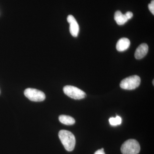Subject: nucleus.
Returning <instances> with one entry per match:
<instances>
[{
    "mask_svg": "<svg viewBox=\"0 0 154 154\" xmlns=\"http://www.w3.org/2000/svg\"><path fill=\"white\" fill-rule=\"evenodd\" d=\"M58 135L65 149L69 152L73 150L76 143L74 134L68 131L62 130L59 132Z\"/></svg>",
    "mask_w": 154,
    "mask_h": 154,
    "instance_id": "1",
    "label": "nucleus"
},
{
    "mask_svg": "<svg viewBox=\"0 0 154 154\" xmlns=\"http://www.w3.org/2000/svg\"><path fill=\"white\" fill-rule=\"evenodd\" d=\"M140 150L139 143L134 139L126 140L122 144L121 147V152L123 154H137Z\"/></svg>",
    "mask_w": 154,
    "mask_h": 154,
    "instance_id": "2",
    "label": "nucleus"
},
{
    "mask_svg": "<svg viewBox=\"0 0 154 154\" xmlns=\"http://www.w3.org/2000/svg\"><path fill=\"white\" fill-rule=\"evenodd\" d=\"M140 82V77L134 75L122 80L120 83V86L121 88L125 90H134L139 86Z\"/></svg>",
    "mask_w": 154,
    "mask_h": 154,
    "instance_id": "3",
    "label": "nucleus"
},
{
    "mask_svg": "<svg viewBox=\"0 0 154 154\" xmlns=\"http://www.w3.org/2000/svg\"><path fill=\"white\" fill-rule=\"evenodd\" d=\"M63 91L66 95L73 99H82L85 98L86 96L85 92L74 86H65L63 88Z\"/></svg>",
    "mask_w": 154,
    "mask_h": 154,
    "instance_id": "4",
    "label": "nucleus"
},
{
    "mask_svg": "<svg viewBox=\"0 0 154 154\" xmlns=\"http://www.w3.org/2000/svg\"><path fill=\"white\" fill-rule=\"evenodd\" d=\"M24 94L29 100L33 102H42L45 99V95L43 92L33 88H27Z\"/></svg>",
    "mask_w": 154,
    "mask_h": 154,
    "instance_id": "5",
    "label": "nucleus"
},
{
    "mask_svg": "<svg viewBox=\"0 0 154 154\" xmlns=\"http://www.w3.org/2000/svg\"><path fill=\"white\" fill-rule=\"evenodd\" d=\"M67 20L69 24L70 33L74 37H77L79 32V26L75 17L72 15H69Z\"/></svg>",
    "mask_w": 154,
    "mask_h": 154,
    "instance_id": "6",
    "label": "nucleus"
},
{
    "mask_svg": "<svg viewBox=\"0 0 154 154\" xmlns=\"http://www.w3.org/2000/svg\"><path fill=\"white\" fill-rule=\"evenodd\" d=\"M149 47L147 44L143 43L140 44L136 50L134 57L137 60L141 59L144 57L148 52Z\"/></svg>",
    "mask_w": 154,
    "mask_h": 154,
    "instance_id": "7",
    "label": "nucleus"
},
{
    "mask_svg": "<svg viewBox=\"0 0 154 154\" xmlns=\"http://www.w3.org/2000/svg\"><path fill=\"white\" fill-rule=\"evenodd\" d=\"M130 45V41L128 38H122L118 40L116 43V48L119 51H124L128 49Z\"/></svg>",
    "mask_w": 154,
    "mask_h": 154,
    "instance_id": "8",
    "label": "nucleus"
},
{
    "mask_svg": "<svg viewBox=\"0 0 154 154\" xmlns=\"http://www.w3.org/2000/svg\"><path fill=\"white\" fill-rule=\"evenodd\" d=\"M114 18L117 25H124L128 20L125 14H122L121 11H119L115 12Z\"/></svg>",
    "mask_w": 154,
    "mask_h": 154,
    "instance_id": "9",
    "label": "nucleus"
},
{
    "mask_svg": "<svg viewBox=\"0 0 154 154\" xmlns=\"http://www.w3.org/2000/svg\"><path fill=\"white\" fill-rule=\"evenodd\" d=\"M59 119L62 123L66 125H72L74 124L75 122L74 119L69 116L65 115L60 116Z\"/></svg>",
    "mask_w": 154,
    "mask_h": 154,
    "instance_id": "10",
    "label": "nucleus"
},
{
    "mask_svg": "<svg viewBox=\"0 0 154 154\" xmlns=\"http://www.w3.org/2000/svg\"><path fill=\"white\" fill-rule=\"evenodd\" d=\"M109 121L111 125L116 126L121 124L122 120L120 116H117L116 117H111L109 119Z\"/></svg>",
    "mask_w": 154,
    "mask_h": 154,
    "instance_id": "11",
    "label": "nucleus"
},
{
    "mask_svg": "<svg viewBox=\"0 0 154 154\" xmlns=\"http://www.w3.org/2000/svg\"><path fill=\"white\" fill-rule=\"evenodd\" d=\"M149 10L151 12L153 15H154V0H152L150 4H149Z\"/></svg>",
    "mask_w": 154,
    "mask_h": 154,
    "instance_id": "12",
    "label": "nucleus"
},
{
    "mask_svg": "<svg viewBox=\"0 0 154 154\" xmlns=\"http://www.w3.org/2000/svg\"><path fill=\"white\" fill-rule=\"evenodd\" d=\"M125 16L128 20L131 19L132 18L133 16V13L131 12H126V14H125Z\"/></svg>",
    "mask_w": 154,
    "mask_h": 154,
    "instance_id": "13",
    "label": "nucleus"
},
{
    "mask_svg": "<svg viewBox=\"0 0 154 154\" xmlns=\"http://www.w3.org/2000/svg\"><path fill=\"white\" fill-rule=\"evenodd\" d=\"M94 154H105L104 149L102 148L98 150L97 151L95 152Z\"/></svg>",
    "mask_w": 154,
    "mask_h": 154,
    "instance_id": "14",
    "label": "nucleus"
},
{
    "mask_svg": "<svg viewBox=\"0 0 154 154\" xmlns=\"http://www.w3.org/2000/svg\"><path fill=\"white\" fill-rule=\"evenodd\" d=\"M153 85H154V80H153Z\"/></svg>",
    "mask_w": 154,
    "mask_h": 154,
    "instance_id": "15",
    "label": "nucleus"
}]
</instances>
